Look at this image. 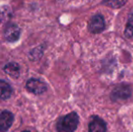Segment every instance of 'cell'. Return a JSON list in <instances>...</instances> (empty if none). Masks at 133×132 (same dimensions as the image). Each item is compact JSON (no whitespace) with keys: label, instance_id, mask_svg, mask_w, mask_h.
<instances>
[{"label":"cell","instance_id":"1","mask_svg":"<svg viewBox=\"0 0 133 132\" xmlns=\"http://www.w3.org/2000/svg\"><path fill=\"white\" fill-rule=\"evenodd\" d=\"M79 124V116L77 113L71 112L62 117L57 122V132H74Z\"/></svg>","mask_w":133,"mask_h":132},{"label":"cell","instance_id":"2","mask_svg":"<svg viewBox=\"0 0 133 132\" xmlns=\"http://www.w3.org/2000/svg\"><path fill=\"white\" fill-rule=\"evenodd\" d=\"M89 30L92 33H102L105 28V21L102 15H95L91 18L89 22Z\"/></svg>","mask_w":133,"mask_h":132},{"label":"cell","instance_id":"3","mask_svg":"<svg viewBox=\"0 0 133 132\" xmlns=\"http://www.w3.org/2000/svg\"><path fill=\"white\" fill-rule=\"evenodd\" d=\"M131 94L130 88L128 85H119L111 92V100L117 101L119 100H126Z\"/></svg>","mask_w":133,"mask_h":132},{"label":"cell","instance_id":"4","mask_svg":"<svg viewBox=\"0 0 133 132\" xmlns=\"http://www.w3.org/2000/svg\"><path fill=\"white\" fill-rule=\"evenodd\" d=\"M26 88L30 92L39 95V94L44 93L46 91V85L40 80L30 79L26 82Z\"/></svg>","mask_w":133,"mask_h":132},{"label":"cell","instance_id":"5","mask_svg":"<svg viewBox=\"0 0 133 132\" xmlns=\"http://www.w3.org/2000/svg\"><path fill=\"white\" fill-rule=\"evenodd\" d=\"M14 121V115L10 111L4 110L0 113V132L7 131Z\"/></svg>","mask_w":133,"mask_h":132},{"label":"cell","instance_id":"6","mask_svg":"<svg viewBox=\"0 0 133 132\" xmlns=\"http://www.w3.org/2000/svg\"><path fill=\"white\" fill-rule=\"evenodd\" d=\"M107 126L102 119L93 116L89 124V132H106Z\"/></svg>","mask_w":133,"mask_h":132},{"label":"cell","instance_id":"7","mask_svg":"<svg viewBox=\"0 0 133 132\" xmlns=\"http://www.w3.org/2000/svg\"><path fill=\"white\" fill-rule=\"evenodd\" d=\"M20 36V29L17 25H11L5 31V37L8 42H16Z\"/></svg>","mask_w":133,"mask_h":132},{"label":"cell","instance_id":"8","mask_svg":"<svg viewBox=\"0 0 133 132\" xmlns=\"http://www.w3.org/2000/svg\"><path fill=\"white\" fill-rule=\"evenodd\" d=\"M13 90L11 86L3 80H0V99L7 100L11 97Z\"/></svg>","mask_w":133,"mask_h":132},{"label":"cell","instance_id":"9","mask_svg":"<svg viewBox=\"0 0 133 132\" xmlns=\"http://www.w3.org/2000/svg\"><path fill=\"white\" fill-rule=\"evenodd\" d=\"M4 71L6 74L13 78H17L20 74V67L16 62H9L4 68Z\"/></svg>","mask_w":133,"mask_h":132},{"label":"cell","instance_id":"10","mask_svg":"<svg viewBox=\"0 0 133 132\" xmlns=\"http://www.w3.org/2000/svg\"><path fill=\"white\" fill-rule=\"evenodd\" d=\"M127 3V0H103V4L111 8H119Z\"/></svg>","mask_w":133,"mask_h":132},{"label":"cell","instance_id":"11","mask_svg":"<svg viewBox=\"0 0 133 132\" xmlns=\"http://www.w3.org/2000/svg\"><path fill=\"white\" fill-rule=\"evenodd\" d=\"M124 34L127 38H131L133 37V14L129 16L128 22H127L126 28L124 31Z\"/></svg>","mask_w":133,"mask_h":132},{"label":"cell","instance_id":"12","mask_svg":"<svg viewBox=\"0 0 133 132\" xmlns=\"http://www.w3.org/2000/svg\"><path fill=\"white\" fill-rule=\"evenodd\" d=\"M23 132H30V131H26V130H25V131H23Z\"/></svg>","mask_w":133,"mask_h":132}]
</instances>
